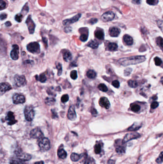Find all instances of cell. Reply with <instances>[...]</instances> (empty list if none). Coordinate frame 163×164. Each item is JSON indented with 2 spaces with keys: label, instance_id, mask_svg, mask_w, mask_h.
<instances>
[{
  "label": "cell",
  "instance_id": "cell-10",
  "mask_svg": "<svg viewBox=\"0 0 163 164\" xmlns=\"http://www.w3.org/2000/svg\"><path fill=\"white\" fill-rule=\"evenodd\" d=\"M5 120L7 122V124L9 125H14L17 123V121L15 119L14 112L12 111H9L7 113V115L5 117Z\"/></svg>",
  "mask_w": 163,
  "mask_h": 164
},
{
  "label": "cell",
  "instance_id": "cell-15",
  "mask_svg": "<svg viewBox=\"0 0 163 164\" xmlns=\"http://www.w3.org/2000/svg\"><path fill=\"white\" fill-rule=\"evenodd\" d=\"M11 89V85L8 82H1L0 83V94H3Z\"/></svg>",
  "mask_w": 163,
  "mask_h": 164
},
{
  "label": "cell",
  "instance_id": "cell-47",
  "mask_svg": "<svg viewBox=\"0 0 163 164\" xmlns=\"http://www.w3.org/2000/svg\"><path fill=\"white\" fill-rule=\"evenodd\" d=\"M132 71V69L129 68H127L124 70V75L126 76H129L131 74Z\"/></svg>",
  "mask_w": 163,
  "mask_h": 164
},
{
  "label": "cell",
  "instance_id": "cell-18",
  "mask_svg": "<svg viewBox=\"0 0 163 164\" xmlns=\"http://www.w3.org/2000/svg\"><path fill=\"white\" fill-rule=\"evenodd\" d=\"M120 29L116 27H111L109 30V34L112 37H117L120 34Z\"/></svg>",
  "mask_w": 163,
  "mask_h": 164
},
{
  "label": "cell",
  "instance_id": "cell-51",
  "mask_svg": "<svg viewBox=\"0 0 163 164\" xmlns=\"http://www.w3.org/2000/svg\"><path fill=\"white\" fill-rule=\"evenodd\" d=\"M91 113L92 114V115L94 116H96L98 114V112L96 110V109H92L91 110Z\"/></svg>",
  "mask_w": 163,
  "mask_h": 164
},
{
  "label": "cell",
  "instance_id": "cell-1",
  "mask_svg": "<svg viewBox=\"0 0 163 164\" xmlns=\"http://www.w3.org/2000/svg\"><path fill=\"white\" fill-rule=\"evenodd\" d=\"M146 58L143 56H135L127 58H121L118 61V63L121 65L127 66L135 65L144 62Z\"/></svg>",
  "mask_w": 163,
  "mask_h": 164
},
{
  "label": "cell",
  "instance_id": "cell-6",
  "mask_svg": "<svg viewBox=\"0 0 163 164\" xmlns=\"http://www.w3.org/2000/svg\"><path fill=\"white\" fill-rule=\"evenodd\" d=\"M13 102L15 104H19L24 103L26 101V98L25 96L20 94L15 93L13 96Z\"/></svg>",
  "mask_w": 163,
  "mask_h": 164
},
{
  "label": "cell",
  "instance_id": "cell-42",
  "mask_svg": "<svg viewBox=\"0 0 163 164\" xmlns=\"http://www.w3.org/2000/svg\"><path fill=\"white\" fill-rule=\"evenodd\" d=\"M156 162L158 164H161L163 162V152H162L159 157H158L156 160Z\"/></svg>",
  "mask_w": 163,
  "mask_h": 164
},
{
  "label": "cell",
  "instance_id": "cell-57",
  "mask_svg": "<svg viewBox=\"0 0 163 164\" xmlns=\"http://www.w3.org/2000/svg\"><path fill=\"white\" fill-rule=\"evenodd\" d=\"M44 163L43 161H39V162H35L34 164H44Z\"/></svg>",
  "mask_w": 163,
  "mask_h": 164
},
{
  "label": "cell",
  "instance_id": "cell-11",
  "mask_svg": "<svg viewBox=\"0 0 163 164\" xmlns=\"http://www.w3.org/2000/svg\"><path fill=\"white\" fill-rule=\"evenodd\" d=\"M26 23L27 24L28 28L30 34H32L34 33L35 25L33 21L31 18V16L29 15L26 20Z\"/></svg>",
  "mask_w": 163,
  "mask_h": 164
},
{
  "label": "cell",
  "instance_id": "cell-21",
  "mask_svg": "<svg viewBox=\"0 0 163 164\" xmlns=\"http://www.w3.org/2000/svg\"><path fill=\"white\" fill-rule=\"evenodd\" d=\"M10 164H26L25 162L17 157H12L10 159Z\"/></svg>",
  "mask_w": 163,
  "mask_h": 164
},
{
  "label": "cell",
  "instance_id": "cell-24",
  "mask_svg": "<svg viewBox=\"0 0 163 164\" xmlns=\"http://www.w3.org/2000/svg\"><path fill=\"white\" fill-rule=\"evenodd\" d=\"M63 59L65 62H70L72 59V55L69 51H65L63 54Z\"/></svg>",
  "mask_w": 163,
  "mask_h": 164
},
{
  "label": "cell",
  "instance_id": "cell-2",
  "mask_svg": "<svg viewBox=\"0 0 163 164\" xmlns=\"http://www.w3.org/2000/svg\"><path fill=\"white\" fill-rule=\"evenodd\" d=\"M38 145L41 150L43 151H48L50 148V143L47 138L42 137L39 139Z\"/></svg>",
  "mask_w": 163,
  "mask_h": 164
},
{
  "label": "cell",
  "instance_id": "cell-17",
  "mask_svg": "<svg viewBox=\"0 0 163 164\" xmlns=\"http://www.w3.org/2000/svg\"><path fill=\"white\" fill-rule=\"evenodd\" d=\"M99 104L103 108H105L106 109H108L110 107V103L109 100L107 97H102L99 101Z\"/></svg>",
  "mask_w": 163,
  "mask_h": 164
},
{
  "label": "cell",
  "instance_id": "cell-4",
  "mask_svg": "<svg viewBox=\"0 0 163 164\" xmlns=\"http://www.w3.org/2000/svg\"><path fill=\"white\" fill-rule=\"evenodd\" d=\"M24 113L27 121L28 122H31L33 121L34 118V111L32 106H26L25 109Z\"/></svg>",
  "mask_w": 163,
  "mask_h": 164
},
{
  "label": "cell",
  "instance_id": "cell-27",
  "mask_svg": "<svg viewBox=\"0 0 163 164\" xmlns=\"http://www.w3.org/2000/svg\"><path fill=\"white\" fill-rule=\"evenodd\" d=\"M141 127V125L140 124L135 123L133 125H132L128 129L129 131H136L139 129Z\"/></svg>",
  "mask_w": 163,
  "mask_h": 164
},
{
  "label": "cell",
  "instance_id": "cell-8",
  "mask_svg": "<svg viewBox=\"0 0 163 164\" xmlns=\"http://www.w3.org/2000/svg\"><path fill=\"white\" fill-rule=\"evenodd\" d=\"M140 136H141V135L138 133H136V132L128 133L125 136L124 138H123V139L122 140V143L123 144H125L132 140L137 139Z\"/></svg>",
  "mask_w": 163,
  "mask_h": 164
},
{
  "label": "cell",
  "instance_id": "cell-9",
  "mask_svg": "<svg viewBox=\"0 0 163 164\" xmlns=\"http://www.w3.org/2000/svg\"><path fill=\"white\" fill-rule=\"evenodd\" d=\"M115 17V14L111 11H108L103 14L101 19L103 22H107L113 20Z\"/></svg>",
  "mask_w": 163,
  "mask_h": 164
},
{
  "label": "cell",
  "instance_id": "cell-39",
  "mask_svg": "<svg viewBox=\"0 0 163 164\" xmlns=\"http://www.w3.org/2000/svg\"><path fill=\"white\" fill-rule=\"evenodd\" d=\"M154 61H155V64H156V66H160L162 63V60L160 58H159L157 57H156V58H155Z\"/></svg>",
  "mask_w": 163,
  "mask_h": 164
},
{
  "label": "cell",
  "instance_id": "cell-40",
  "mask_svg": "<svg viewBox=\"0 0 163 164\" xmlns=\"http://www.w3.org/2000/svg\"><path fill=\"white\" fill-rule=\"evenodd\" d=\"M146 2L151 5H155L158 3V0H146Z\"/></svg>",
  "mask_w": 163,
  "mask_h": 164
},
{
  "label": "cell",
  "instance_id": "cell-29",
  "mask_svg": "<svg viewBox=\"0 0 163 164\" xmlns=\"http://www.w3.org/2000/svg\"><path fill=\"white\" fill-rule=\"evenodd\" d=\"M70 159L72 161L77 162L81 159V156H80V155H79L76 153H73L71 155Z\"/></svg>",
  "mask_w": 163,
  "mask_h": 164
},
{
  "label": "cell",
  "instance_id": "cell-25",
  "mask_svg": "<svg viewBox=\"0 0 163 164\" xmlns=\"http://www.w3.org/2000/svg\"><path fill=\"white\" fill-rule=\"evenodd\" d=\"M87 76L88 78L93 79L96 78L97 74L94 71L92 70H89L87 73Z\"/></svg>",
  "mask_w": 163,
  "mask_h": 164
},
{
  "label": "cell",
  "instance_id": "cell-35",
  "mask_svg": "<svg viewBox=\"0 0 163 164\" xmlns=\"http://www.w3.org/2000/svg\"><path fill=\"white\" fill-rule=\"evenodd\" d=\"M102 151V146L99 144H96L94 146V152L96 154H100Z\"/></svg>",
  "mask_w": 163,
  "mask_h": 164
},
{
  "label": "cell",
  "instance_id": "cell-34",
  "mask_svg": "<svg viewBox=\"0 0 163 164\" xmlns=\"http://www.w3.org/2000/svg\"><path fill=\"white\" fill-rule=\"evenodd\" d=\"M128 85L131 88H136L138 86L137 82L134 80H129L128 82Z\"/></svg>",
  "mask_w": 163,
  "mask_h": 164
},
{
  "label": "cell",
  "instance_id": "cell-33",
  "mask_svg": "<svg viewBox=\"0 0 163 164\" xmlns=\"http://www.w3.org/2000/svg\"><path fill=\"white\" fill-rule=\"evenodd\" d=\"M140 106L137 104H134L131 107V110L134 112H138L140 110Z\"/></svg>",
  "mask_w": 163,
  "mask_h": 164
},
{
  "label": "cell",
  "instance_id": "cell-56",
  "mask_svg": "<svg viewBox=\"0 0 163 164\" xmlns=\"http://www.w3.org/2000/svg\"><path fill=\"white\" fill-rule=\"evenodd\" d=\"M43 41H44V43H45L46 45H47V44H48V41H47V39L46 38H43Z\"/></svg>",
  "mask_w": 163,
  "mask_h": 164
},
{
  "label": "cell",
  "instance_id": "cell-19",
  "mask_svg": "<svg viewBox=\"0 0 163 164\" xmlns=\"http://www.w3.org/2000/svg\"><path fill=\"white\" fill-rule=\"evenodd\" d=\"M117 143V145H116V151L118 154H123L125 152V147L124 145H123L124 144L121 142V144H119L118 142H116Z\"/></svg>",
  "mask_w": 163,
  "mask_h": 164
},
{
  "label": "cell",
  "instance_id": "cell-13",
  "mask_svg": "<svg viewBox=\"0 0 163 164\" xmlns=\"http://www.w3.org/2000/svg\"><path fill=\"white\" fill-rule=\"evenodd\" d=\"M19 48L18 45H14L13 49L11 52V57L13 60H17L19 58Z\"/></svg>",
  "mask_w": 163,
  "mask_h": 164
},
{
  "label": "cell",
  "instance_id": "cell-48",
  "mask_svg": "<svg viewBox=\"0 0 163 164\" xmlns=\"http://www.w3.org/2000/svg\"><path fill=\"white\" fill-rule=\"evenodd\" d=\"M159 106V103L157 102H154L152 103L151 105V107L152 109H155L157 108Z\"/></svg>",
  "mask_w": 163,
  "mask_h": 164
},
{
  "label": "cell",
  "instance_id": "cell-31",
  "mask_svg": "<svg viewBox=\"0 0 163 164\" xmlns=\"http://www.w3.org/2000/svg\"><path fill=\"white\" fill-rule=\"evenodd\" d=\"M7 6V3L6 0H0V10L5 9Z\"/></svg>",
  "mask_w": 163,
  "mask_h": 164
},
{
  "label": "cell",
  "instance_id": "cell-32",
  "mask_svg": "<svg viewBox=\"0 0 163 164\" xmlns=\"http://www.w3.org/2000/svg\"><path fill=\"white\" fill-rule=\"evenodd\" d=\"M36 79L41 82H45L47 81V77L44 74H41L40 75L38 76V78L36 77Z\"/></svg>",
  "mask_w": 163,
  "mask_h": 164
},
{
  "label": "cell",
  "instance_id": "cell-55",
  "mask_svg": "<svg viewBox=\"0 0 163 164\" xmlns=\"http://www.w3.org/2000/svg\"><path fill=\"white\" fill-rule=\"evenodd\" d=\"M5 25L7 26V27H10L12 26V24L9 21H7L6 23H5Z\"/></svg>",
  "mask_w": 163,
  "mask_h": 164
},
{
  "label": "cell",
  "instance_id": "cell-58",
  "mask_svg": "<svg viewBox=\"0 0 163 164\" xmlns=\"http://www.w3.org/2000/svg\"><path fill=\"white\" fill-rule=\"evenodd\" d=\"M113 162H114L113 160H109V161H108V164H113Z\"/></svg>",
  "mask_w": 163,
  "mask_h": 164
},
{
  "label": "cell",
  "instance_id": "cell-45",
  "mask_svg": "<svg viewBox=\"0 0 163 164\" xmlns=\"http://www.w3.org/2000/svg\"><path fill=\"white\" fill-rule=\"evenodd\" d=\"M80 39L82 41L85 42L88 40V36L86 34H82L80 38Z\"/></svg>",
  "mask_w": 163,
  "mask_h": 164
},
{
  "label": "cell",
  "instance_id": "cell-41",
  "mask_svg": "<svg viewBox=\"0 0 163 164\" xmlns=\"http://www.w3.org/2000/svg\"><path fill=\"white\" fill-rule=\"evenodd\" d=\"M70 77L73 80L76 79L78 77L77 72L76 70H73L72 71H71V72L70 73Z\"/></svg>",
  "mask_w": 163,
  "mask_h": 164
},
{
  "label": "cell",
  "instance_id": "cell-3",
  "mask_svg": "<svg viewBox=\"0 0 163 164\" xmlns=\"http://www.w3.org/2000/svg\"><path fill=\"white\" fill-rule=\"evenodd\" d=\"M27 49L32 53L38 54L40 51V45L37 42H31L27 45Z\"/></svg>",
  "mask_w": 163,
  "mask_h": 164
},
{
  "label": "cell",
  "instance_id": "cell-5",
  "mask_svg": "<svg viewBox=\"0 0 163 164\" xmlns=\"http://www.w3.org/2000/svg\"><path fill=\"white\" fill-rule=\"evenodd\" d=\"M14 79L16 85L18 87L24 86L27 83L26 78L24 75H16L14 76Z\"/></svg>",
  "mask_w": 163,
  "mask_h": 164
},
{
  "label": "cell",
  "instance_id": "cell-26",
  "mask_svg": "<svg viewBox=\"0 0 163 164\" xmlns=\"http://www.w3.org/2000/svg\"><path fill=\"white\" fill-rule=\"evenodd\" d=\"M88 46L93 49H96V48H97L98 47L99 44L97 41L92 40L88 42Z\"/></svg>",
  "mask_w": 163,
  "mask_h": 164
},
{
  "label": "cell",
  "instance_id": "cell-28",
  "mask_svg": "<svg viewBox=\"0 0 163 164\" xmlns=\"http://www.w3.org/2000/svg\"><path fill=\"white\" fill-rule=\"evenodd\" d=\"M108 48L110 51H115L118 48V45L115 43H109Z\"/></svg>",
  "mask_w": 163,
  "mask_h": 164
},
{
  "label": "cell",
  "instance_id": "cell-37",
  "mask_svg": "<svg viewBox=\"0 0 163 164\" xmlns=\"http://www.w3.org/2000/svg\"><path fill=\"white\" fill-rule=\"evenodd\" d=\"M156 43L157 45L162 49L163 48V39L161 37H158L156 39Z\"/></svg>",
  "mask_w": 163,
  "mask_h": 164
},
{
  "label": "cell",
  "instance_id": "cell-49",
  "mask_svg": "<svg viewBox=\"0 0 163 164\" xmlns=\"http://www.w3.org/2000/svg\"><path fill=\"white\" fill-rule=\"evenodd\" d=\"M7 14H5V13H2V14H0V19L1 20H4L5 19H6L7 18Z\"/></svg>",
  "mask_w": 163,
  "mask_h": 164
},
{
  "label": "cell",
  "instance_id": "cell-30",
  "mask_svg": "<svg viewBox=\"0 0 163 164\" xmlns=\"http://www.w3.org/2000/svg\"><path fill=\"white\" fill-rule=\"evenodd\" d=\"M55 100L53 97H47L45 100V102L48 105H52L54 104Z\"/></svg>",
  "mask_w": 163,
  "mask_h": 164
},
{
  "label": "cell",
  "instance_id": "cell-23",
  "mask_svg": "<svg viewBox=\"0 0 163 164\" xmlns=\"http://www.w3.org/2000/svg\"><path fill=\"white\" fill-rule=\"evenodd\" d=\"M57 155L61 159H65L67 157V153L63 148H59L57 151Z\"/></svg>",
  "mask_w": 163,
  "mask_h": 164
},
{
  "label": "cell",
  "instance_id": "cell-50",
  "mask_svg": "<svg viewBox=\"0 0 163 164\" xmlns=\"http://www.w3.org/2000/svg\"><path fill=\"white\" fill-rule=\"evenodd\" d=\"M97 22H98V20L96 18H92L89 21V23L91 25H93L94 24H96Z\"/></svg>",
  "mask_w": 163,
  "mask_h": 164
},
{
  "label": "cell",
  "instance_id": "cell-44",
  "mask_svg": "<svg viewBox=\"0 0 163 164\" xmlns=\"http://www.w3.org/2000/svg\"><path fill=\"white\" fill-rule=\"evenodd\" d=\"M23 15L22 14H17L15 16V20L18 22H21L22 20Z\"/></svg>",
  "mask_w": 163,
  "mask_h": 164
},
{
  "label": "cell",
  "instance_id": "cell-12",
  "mask_svg": "<svg viewBox=\"0 0 163 164\" xmlns=\"http://www.w3.org/2000/svg\"><path fill=\"white\" fill-rule=\"evenodd\" d=\"M15 154H16V157L20 158L21 160H23L24 161H29L32 158V157H31V156L30 155H29L28 154H27V153H23L20 150L16 151Z\"/></svg>",
  "mask_w": 163,
  "mask_h": 164
},
{
  "label": "cell",
  "instance_id": "cell-20",
  "mask_svg": "<svg viewBox=\"0 0 163 164\" xmlns=\"http://www.w3.org/2000/svg\"><path fill=\"white\" fill-rule=\"evenodd\" d=\"M123 40L124 43L127 45L131 46L133 44V42H134L133 39L131 36H130L128 35H125L123 36Z\"/></svg>",
  "mask_w": 163,
  "mask_h": 164
},
{
  "label": "cell",
  "instance_id": "cell-43",
  "mask_svg": "<svg viewBox=\"0 0 163 164\" xmlns=\"http://www.w3.org/2000/svg\"><path fill=\"white\" fill-rule=\"evenodd\" d=\"M69 100V96L68 95H64L61 97V102L62 103L67 102Z\"/></svg>",
  "mask_w": 163,
  "mask_h": 164
},
{
  "label": "cell",
  "instance_id": "cell-54",
  "mask_svg": "<svg viewBox=\"0 0 163 164\" xmlns=\"http://www.w3.org/2000/svg\"><path fill=\"white\" fill-rule=\"evenodd\" d=\"M141 0H133L132 2L134 4H139L141 3Z\"/></svg>",
  "mask_w": 163,
  "mask_h": 164
},
{
  "label": "cell",
  "instance_id": "cell-46",
  "mask_svg": "<svg viewBox=\"0 0 163 164\" xmlns=\"http://www.w3.org/2000/svg\"><path fill=\"white\" fill-rule=\"evenodd\" d=\"M112 85L115 88H119L120 87V82L117 80H114L112 82Z\"/></svg>",
  "mask_w": 163,
  "mask_h": 164
},
{
  "label": "cell",
  "instance_id": "cell-22",
  "mask_svg": "<svg viewBox=\"0 0 163 164\" xmlns=\"http://www.w3.org/2000/svg\"><path fill=\"white\" fill-rule=\"evenodd\" d=\"M95 37L100 40H102L104 38V33L102 30H98L95 32Z\"/></svg>",
  "mask_w": 163,
  "mask_h": 164
},
{
  "label": "cell",
  "instance_id": "cell-36",
  "mask_svg": "<svg viewBox=\"0 0 163 164\" xmlns=\"http://www.w3.org/2000/svg\"><path fill=\"white\" fill-rule=\"evenodd\" d=\"M98 88H99V89L100 90L102 91V92H107L108 91V90L107 87V86L105 84H104V83H101V84H100L98 85Z\"/></svg>",
  "mask_w": 163,
  "mask_h": 164
},
{
  "label": "cell",
  "instance_id": "cell-14",
  "mask_svg": "<svg viewBox=\"0 0 163 164\" xmlns=\"http://www.w3.org/2000/svg\"><path fill=\"white\" fill-rule=\"evenodd\" d=\"M82 16V14H78L74 16H73L72 18L69 19H66L63 21V24L65 26L66 25H69L70 24H73L77 22L79 20V19Z\"/></svg>",
  "mask_w": 163,
  "mask_h": 164
},
{
  "label": "cell",
  "instance_id": "cell-16",
  "mask_svg": "<svg viewBox=\"0 0 163 164\" xmlns=\"http://www.w3.org/2000/svg\"><path fill=\"white\" fill-rule=\"evenodd\" d=\"M76 113L75 111V108L73 106H70L68 109V118L70 121H74L76 119Z\"/></svg>",
  "mask_w": 163,
  "mask_h": 164
},
{
  "label": "cell",
  "instance_id": "cell-38",
  "mask_svg": "<svg viewBox=\"0 0 163 164\" xmlns=\"http://www.w3.org/2000/svg\"><path fill=\"white\" fill-rule=\"evenodd\" d=\"M56 68L58 70V75H60L62 73V65L59 63H57L56 64Z\"/></svg>",
  "mask_w": 163,
  "mask_h": 164
},
{
  "label": "cell",
  "instance_id": "cell-7",
  "mask_svg": "<svg viewBox=\"0 0 163 164\" xmlns=\"http://www.w3.org/2000/svg\"><path fill=\"white\" fill-rule=\"evenodd\" d=\"M30 137L34 139H40L44 136L43 132H42L39 128H35L32 130L30 134Z\"/></svg>",
  "mask_w": 163,
  "mask_h": 164
},
{
  "label": "cell",
  "instance_id": "cell-52",
  "mask_svg": "<svg viewBox=\"0 0 163 164\" xmlns=\"http://www.w3.org/2000/svg\"><path fill=\"white\" fill-rule=\"evenodd\" d=\"M52 118L53 119H56V118H57L58 117V116L57 115V113L56 112L54 111V110H52Z\"/></svg>",
  "mask_w": 163,
  "mask_h": 164
},
{
  "label": "cell",
  "instance_id": "cell-53",
  "mask_svg": "<svg viewBox=\"0 0 163 164\" xmlns=\"http://www.w3.org/2000/svg\"><path fill=\"white\" fill-rule=\"evenodd\" d=\"M157 24H158L159 27L161 28V30H162V27H163V22H162V21H158V23H157Z\"/></svg>",
  "mask_w": 163,
  "mask_h": 164
}]
</instances>
